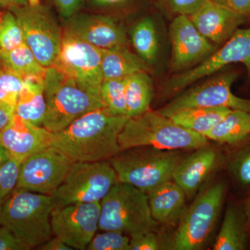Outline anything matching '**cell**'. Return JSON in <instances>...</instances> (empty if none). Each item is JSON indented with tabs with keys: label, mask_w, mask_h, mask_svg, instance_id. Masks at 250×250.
Returning a JSON list of instances; mask_svg holds the SVG:
<instances>
[{
	"label": "cell",
	"mask_w": 250,
	"mask_h": 250,
	"mask_svg": "<svg viewBox=\"0 0 250 250\" xmlns=\"http://www.w3.org/2000/svg\"><path fill=\"white\" fill-rule=\"evenodd\" d=\"M129 120L100 108L85 113L67 127L52 133L51 147L73 162L109 161L121 152L118 137Z\"/></svg>",
	"instance_id": "obj_1"
},
{
	"label": "cell",
	"mask_w": 250,
	"mask_h": 250,
	"mask_svg": "<svg viewBox=\"0 0 250 250\" xmlns=\"http://www.w3.org/2000/svg\"><path fill=\"white\" fill-rule=\"evenodd\" d=\"M52 195L16 188L0 202V225L31 249L50 239Z\"/></svg>",
	"instance_id": "obj_2"
},
{
	"label": "cell",
	"mask_w": 250,
	"mask_h": 250,
	"mask_svg": "<svg viewBox=\"0 0 250 250\" xmlns=\"http://www.w3.org/2000/svg\"><path fill=\"white\" fill-rule=\"evenodd\" d=\"M121 151L150 147L164 150H195L208 146V140L186 129L159 111L149 110L129 118L118 137Z\"/></svg>",
	"instance_id": "obj_3"
},
{
	"label": "cell",
	"mask_w": 250,
	"mask_h": 250,
	"mask_svg": "<svg viewBox=\"0 0 250 250\" xmlns=\"http://www.w3.org/2000/svg\"><path fill=\"white\" fill-rule=\"evenodd\" d=\"M43 83V126L50 132H59L85 113L104 108L100 93L81 86L55 67L46 68Z\"/></svg>",
	"instance_id": "obj_4"
},
{
	"label": "cell",
	"mask_w": 250,
	"mask_h": 250,
	"mask_svg": "<svg viewBox=\"0 0 250 250\" xmlns=\"http://www.w3.org/2000/svg\"><path fill=\"white\" fill-rule=\"evenodd\" d=\"M184 157L181 150L138 147L121 151L109 162L118 182L134 186L147 194L172 180L176 167Z\"/></svg>",
	"instance_id": "obj_5"
},
{
	"label": "cell",
	"mask_w": 250,
	"mask_h": 250,
	"mask_svg": "<svg viewBox=\"0 0 250 250\" xmlns=\"http://www.w3.org/2000/svg\"><path fill=\"white\" fill-rule=\"evenodd\" d=\"M99 230L129 235L156 231L159 224L152 218L148 195L139 188L118 182L100 202Z\"/></svg>",
	"instance_id": "obj_6"
},
{
	"label": "cell",
	"mask_w": 250,
	"mask_h": 250,
	"mask_svg": "<svg viewBox=\"0 0 250 250\" xmlns=\"http://www.w3.org/2000/svg\"><path fill=\"white\" fill-rule=\"evenodd\" d=\"M225 195L223 182L213 184L199 194L187 207L170 242L169 250H201L214 230Z\"/></svg>",
	"instance_id": "obj_7"
},
{
	"label": "cell",
	"mask_w": 250,
	"mask_h": 250,
	"mask_svg": "<svg viewBox=\"0 0 250 250\" xmlns=\"http://www.w3.org/2000/svg\"><path fill=\"white\" fill-rule=\"evenodd\" d=\"M109 161L74 162L63 182L52 195L54 208L100 202L118 183Z\"/></svg>",
	"instance_id": "obj_8"
},
{
	"label": "cell",
	"mask_w": 250,
	"mask_h": 250,
	"mask_svg": "<svg viewBox=\"0 0 250 250\" xmlns=\"http://www.w3.org/2000/svg\"><path fill=\"white\" fill-rule=\"evenodd\" d=\"M242 63L250 77V27L238 29L221 47L195 66L179 72L164 83L166 98L182 93L189 85L221 71L231 64Z\"/></svg>",
	"instance_id": "obj_9"
},
{
	"label": "cell",
	"mask_w": 250,
	"mask_h": 250,
	"mask_svg": "<svg viewBox=\"0 0 250 250\" xmlns=\"http://www.w3.org/2000/svg\"><path fill=\"white\" fill-rule=\"evenodd\" d=\"M9 10L17 18L24 42L38 62L45 68L52 66L60 49L62 34L49 9L41 4H27Z\"/></svg>",
	"instance_id": "obj_10"
},
{
	"label": "cell",
	"mask_w": 250,
	"mask_h": 250,
	"mask_svg": "<svg viewBox=\"0 0 250 250\" xmlns=\"http://www.w3.org/2000/svg\"><path fill=\"white\" fill-rule=\"evenodd\" d=\"M237 77L238 73L233 70H221L200 84L182 92L159 111L166 116L184 108L223 107L250 113V99L239 98L231 90Z\"/></svg>",
	"instance_id": "obj_11"
},
{
	"label": "cell",
	"mask_w": 250,
	"mask_h": 250,
	"mask_svg": "<svg viewBox=\"0 0 250 250\" xmlns=\"http://www.w3.org/2000/svg\"><path fill=\"white\" fill-rule=\"evenodd\" d=\"M104 52V49L64 31L58 55L52 66L81 86L100 93L103 82L102 61Z\"/></svg>",
	"instance_id": "obj_12"
},
{
	"label": "cell",
	"mask_w": 250,
	"mask_h": 250,
	"mask_svg": "<svg viewBox=\"0 0 250 250\" xmlns=\"http://www.w3.org/2000/svg\"><path fill=\"white\" fill-rule=\"evenodd\" d=\"M73 163L51 146L42 149L22 161L16 188L52 195Z\"/></svg>",
	"instance_id": "obj_13"
},
{
	"label": "cell",
	"mask_w": 250,
	"mask_h": 250,
	"mask_svg": "<svg viewBox=\"0 0 250 250\" xmlns=\"http://www.w3.org/2000/svg\"><path fill=\"white\" fill-rule=\"evenodd\" d=\"M100 209V202L54 208L51 214L52 234L73 250H86L99 230Z\"/></svg>",
	"instance_id": "obj_14"
},
{
	"label": "cell",
	"mask_w": 250,
	"mask_h": 250,
	"mask_svg": "<svg viewBox=\"0 0 250 250\" xmlns=\"http://www.w3.org/2000/svg\"><path fill=\"white\" fill-rule=\"evenodd\" d=\"M170 69L182 72L195 66L214 52L218 46L197 30L189 16L178 15L170 24Z\"/></svg>",
	"instance_id": "obj_15"
},
{
	"label": "cell",
	"mask_w": 250,
	"mask_h": 250,
	"mask_svg": "<svg viewBox=\"0 0 250 250\" xmlns=\"http://www.w3.org/2000/svg\"><path fill=\"white\" fill-rule=\"evenodd\" d=\"M64 31L103 49L126 43L123 25L113 18L103 15H74L68 18Z\"/></svg>",
	"instance_id": "obj_16"
},
{
	"label": "cell",
	"mask_w": 250,
	"mask_h": 250,
	"mask_svg": "<svg viewBox=\"0 0 250 250\" xmlns=\"http://www.w3.org/2000/svg\"><path fill=\"white\" fill-rule=\"evenodd\" d=\"M189 18L197 30L217 46L225 43L248 21L228 6L210 0H205Z\"/></svg>",
	"instance_id": "obj_17"
},
{
	"label": "cell",
	"mask_w": 250,
	"mask_h": 250,
	"mask_svg": "<svg viewBox=\"0 0 250 250\" xmlns=\"http://www.w3.org/2000/svg\"><path fill=\"white\" fill-rule=\"evenodd\" d=\"M52 133L44 126H36L15 113L12 121L0 132V146L9 157L21 161L50 147Z\"/></svg>",
	"instance_id": "obj_18"
},
{
	"label": "cell",
	"mask_w": 250,
	"mask_h": 250,
	"mask_svg": "<svg viewBox=\"0 0 250 250\" xmlns=\"http://www.w3.org/2000/svg\"><path fill=\"white\" fill-rule=\"evenodd\" d=\"M222 156L209 145L184 156L174 170L172 180L183 189L188 198L197 193L221 164Z\"/></svg>",
	"instance_id": "obj_19"
},
{
	"label": "cell",
	"mask_w": 250,
	"mask_h": 250,
	"mask_svg": "<svg viewBox=\"0 0 250 250\" xmlns=\"http://www.w3.org/2000/svg\"><path fill=\"white\" fill-rule=\"evenodd\" d=\"M152 218L159 225H178L187 209V195L173 180L167 181L148 192Z\"/></svg>",
	"instance_id": "obj_20"
},
{
	"label": "cell",
	"mask_w": 250,
	"mask_h": 250,
	"mask_svg": "<svg viewBox=\"0 0 250 250\" xmlns=\"http://www.w3.org/2000/svg\"><path fill=\"white\" fill-rule=\"evenodd\" d=\"M44 77H25L17 103L15 113L36 126H43L46 112L44 95Z\"/></svg>",
	"instance_id": "obj_21"
},
{
	"label": "cell",
	"mask_w": 250,
	"mask_h": 250,
	"mask_svg": "<svg viewBox=\"0 0 250 250\" xmlns=\"http://www.w3.org/2000/svg\"><path fill=\"white\" fill-rule=\"evenodd\" d=\"M248 223L243 207L229 206L221 228L217 235L213 250H243L248 242Z\"/></svg>",
	"instance_id": "obj_22"
},
{
	"label": "cell",
	"mask_w": 250,
	"mask_h": 250,
	"mask_svg": "<svg viewBox=\"0 0 250 250\" xmlns=\"http://www.w3.org/2000/svg\"><path fill=\"white\" fill-rule=\"evenodd\" d=\"M103 80L122 79L139 72H149L147 62L126 45L104 49L102 61Z\"/></svg>",
	"instance_id": "obj_23"
},
{
	"label": "cell",
	"mask_w": 250,
	"mask_h": 250,
	"mask_svg": "<svg viewBox=\"0 0 250 250\" xmlns=\"http://www.w3.org/2000/svg\"><path fill=\"white\" fill-rule=\"evenodd\" d=\"M232 109L223 107L181 108L166 116L174 123L205 136Z\"/></svg>",
	"instance_id": "obj_24"
},
{
	"label": "cell",
	"mask_w": 250,
	"mask_h": 250,
	"mask_svg": "<svg viewBox=\"0 0 250 250\" xmlns=\"http://www.w3.org/2000/svg\"><path fill=\"white\" fill-rule=\"evenodd\" d=\"M153 82L147 72H139L125 78L126 116L131 118L150 110Z\"/></svg>",
	"instance_id": "obj_25"
},
{
	"label": "cell",
	"mask_w": 250,
	"mask_h": 250,
	"mask_svg": "<svg viewBox=\"0 0 250 250\" xmlns=\"http://www.w3.org/2000/svg\"><path fill=\"white\" fill-rule=\"evenodd\" d=\"M250 135V113L231 110L205 137L221 144L233 145Z\"/></svg>",
	"instance_id": "obj_26"
},
{
	"label": "cell",
	"mask_w": 250,
	"mask_h": 250,
	"mask_svg": "<svg viewBox=\"0 0 250 250\" xmlns=\"http://www.w3.org/2000/svg\"><path fill=\"white\" fill-rule=\"evenodd\" d=\"M4 66L23 77L45 76L46 68L38 62L25 42L9 52L0 50Z\"/></svg>",
	"instance_id": "obj_27"
},
{
	"label": "cell",
	"mask_w": 250,
	"mask_h": 250,
	"mask_svg": "<svg viewBox=\"0 0 250 250\" xmlns=\"http://www.w3.org/2000/svg\"><path fill=\"white\" fill-rule=\"evenodd\" d=\"M131 39L138 55L147 63H152L159 53V39L151 18L139 21L131 30Z\"/></svg>",
	"instance_id": "obj_28"
},
{
	"label": "cell",
	"mask_w": 250,
	"mask_h": 250,
	"mask_svg": "<svg viewBox=\"0 0 250 250\" xmlns=\"http://www.w3.org/2000/svg\"><path fill=\"white\" fill-rule=\"evenodd\" d=\"M100 96L106 111L115 116H126L125 78L103 80Z\"/></svg>",
	"instance_id": "obj_29"
},
{
	"label": "cell",
	"mask_w": 250,
	"mask_h": 250,
	"mask_svg": "<svg viewBox=\"0 0 250 250\" xmlns=\"http://www.w3.org/2000/svg\"><path fill=\"white\" fill-rule=\"evenodd\" d=\"M24 42L17 18L9 11L0 13V50L9 52Z\"/></svg>",
	"instance_id": "obj_30"
},
{
	"label": "cell",
	"mask_w": 250,
	"mask_h": 250,
	"mask_svg": "<svg viewBox=\"0 0 250 250\" xmlns=\"http://www.w3.org/2000/svg\"><path fill=\"white\" fill-rule=\"evenodd\" d=\"M25 78L6 66L0 68V103L15 107Z\"/></svg>",
	"instance_id": "obj_31"
},
{
	"label": "cell",
	"mask_w": 250,
	"mask_h": 250,
	"mask_svg": "<svg viewBox=\"0 0 250 250\" xmlns=\"http://www.w3.org/2000/svg\"><path fill=\"white\" fill-rule=\"evenodd\" d=\"M130 237L116 231H103L94 236L86 250H129Z\"/></svg>",
	"instance_id": "obj_32"
},
{
	"label": "cell",
	"mask_w": 250,
	"mask_h": 250,
	"mask_svg": "<svg viewBox=\"0 0 250 250\" xmlns=\"http://www.w3.org/2000/svg\"><path fill=\"white\" fill-rule=\"evenodd\" d=\"M21 164V161L9 158L0 165V202L16 188Z\"/></svg>",
	"instance_id": "obj_33"
},
{
	"label": "cell",
	"mask_w": 250,
	"mask_h": 250,
	"mask_svg": "<svg viewBox=\"0 0 250 250\" xmlns=\"http://www.w3.org/2000/svg\"><path fill=\"white\" fill-rule=\"evenodd\" d=\"M156 231H146L130 236L129 250L165 249Z\"/></svg>",
	"instance_id": "obj_34"
},
{
	"label": "cell",
	"mask_w": 250,
	"mask_h": 250,
	"mask_svg": "<svg viewBox=\"0 0 250 250\" xmlns=\"http://www.w3.org/2000/svg\"><path fill=\"white\" fill-rule=\"evenodd\" d=\"M230 170L240 184L250 186V149L240 152L233 159Z\"/></svg>",
	"instance_id": "obj_35"
},
{
	"label": "cell",
	"mask_w": 250,
	"mask_h": 250,
	"mask_svg": "<svg viewBox=\"0 0 250 250\" xmlns=\"http://www.w3.org/2000/svg\"><path fill=\"white\" fill-rule=\"evenodd\" d=\"M29 246L24 244L14 233L0 225V250H29Z\"/></svg>",
	"instance_id": "obj_36"
},
{
	"label": "cell",
	"mask_w": 250,
	"mask_h": 250,
	"mask_svg": "<svg viewBox=\"0 0 250 250\" xmlns=\"http://www.w3.org/2000/svg\"><path fill=\"white\" fill-rule=\"evenodd\" d=\"M170 7L178 15L190 16L193 14L205 0H167Z\"/></svg>",
	"instance_id": "obj_37"
},
{
	"label": "cell",
	"mask_w": 250,
	"mask_h": 250,
	"mask_svg": "<svg viewBox=\"0 0 250 250\" xmlns=\"http://www.w3.org/2000/svg\"><path fill=\"white\" fill-rule=\"evenodd\" d=\"M59 13L64 18H71L80 9L83 0H54Z\"/></svg>",
	"instance_id": "obj_38"
},
{
	"label": "cell",
	"mask_w": 250,
	"mask_h": 250,
	"mask_svg": "<svg viewBox=\"0 0 250 250\" xmlns=\"http://www.w3.org/2000/svg\"><path fill=\"white\" fill-rule=\"evenodd\" d=\"M15 114V107L0 103V132L12 121Z\"/></svg>",
	"instance_id": "obj_39"
},
{
	"label": "cell",
	"mask_w": 250,
	"mask_h": 250,
	"mask_svg": "<svg viewBox=\"0 0 250 250\" xmlns=\"http://www.w3.org/2000/svg\"><path fill=\"white\" fill-rule=\"evenodd\" d=\"M228 6L248 19L250 18V0H228Z\"/></svg>",
	"instance_id": "obj_40"
},
{
	"label": "cell",
	"mask_w": 250,
	"mask_h": 250,
	"mask_svg": "<svg viewBox=\"0 0 250 250\" xmlns=\"http://www.w3.org/2000/svg\"><path fill=\"white\" fill-rule=\"evenodd\" d=\"M37 250H72V248L65 244L58 237L54 236L51 238L48 241L42 243V245L36 248Z\"/></svg>",
	"instance_id": "obj_41"
},
{
	"label": "cell",
	"mask_w": 250,
	"mask_h": 250,
	"mask_svg": "<svg viewBox=\"0 0 250 250\" xmlns=\"http://www.w3.org/2000/svg\"><path fill=\"white\" fill-rule=\"evenodd\" d=\"M128 1L129 0H91V3L98 7H108L123 4Z\"/></svg>",
	"instance_id": "obj_42"
},
{
	"label": "cell",
	"mask_w": 250,
	"mask_h": 250,
	"mask_svg": "<svg viewBox=\"0 0 250 250\" xmlns=\"http://www.w3.org/2000/svg\"><path fill=\"white\" fill-rule=\"evenodd\" d=\"M27 4H29L28 0H0V7H6L8 9Z\"/></svg>",
	"instance_id": "obj_43"
},
{
	"label": "cell",
	"mask_w": 250,
	"mask_h": 250,
	"mask_svg": "<svg viewBox=\"0 0 250 250\" xmlns=\"http://www.w3.org/2000/svg\"><path fill=\"white\" fill-rule=\"evenodd\" d=\"M243 208L244 210L245 215H246L248 229H250V193L247 197L246 201H245Z\"/></svg>",
	"instance_id": "obj_44"
},
{
	"label": "cell",
	"mask_w": 250,
	"mask_h": 250,
	"mask_svg": "<svg viewBox=\"0 0 250 250\" xmlns=\"http://www.w3.org/2000/svg\"><path fill=\"white\" fill-rule=\"evenodd\" d=\"M9 155L2 146H0V165L9 159Z\"/></svg>",
	"instance_id": "obj_45"
},
{
	"label": "cell",
	"mask_w": 250,
	"mask_h": 250,
	"mask_svg": "<svg viewBox=\"0 0 250 250\" xmlns=\"http://www.w3.org/2000/svg\"><path fill=\"white\" fill-rule=\"evenodd\" d=\"M213 2L217 3V4L224 5V6H228V0H210Z\"/></svg>",
	"instance_id": "obj_46"
},
{
	"label": "cell",
	"mask_w": 250,
	"mask_h": 250,
	"mask_svg": "<svg viewBox=\"0 0 250 250\" xmlns=\"http://www.w3.org/2000/svg\"><path fill=\"white\" fill-rule=\"evenodd\" d=\"M28 2L31 6H36L40 4V0H28Z\"/></svg>",
	"instance_id": "obj_47"
},
{
	"label": "cell",
	"mask_w": 250,
	"mask_h": 250,
	"mask_svg": "<svg viewBox=\"0 0 250 250\" xmlns=\"http://www.w3.org/2000/svg\"><path fill=\"white\" fill-rule=\"evenodd\" d=\"M3 66H4V64H3L2 62H1V59H0V68H1V67Z\"/></svg>",
	"instance_id": "obj_48"
}]
</instances>
